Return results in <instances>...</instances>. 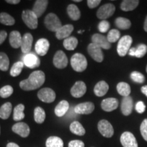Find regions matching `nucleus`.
<instances>
[{
    "instance_id": "1",
    "label": "nucleus",
    "mask_w": 147,
    "mask_h": 147,
    "mask_svg": "<svg viewBox=\"0 0 147 147\" xmlns=\"http://www.w3.org/2000/svg\"><path fill=\"white\" fill-rule=\"evenodd\" d=\"M45 82V74L37 70L29 75V78L20 82V87L24 91H33L40 88Z\"/></svg>"
},
{
    "instance_id": "2",
    "label": "nucleus",
    "mask_w": 147,
    "mask_h": 147,
    "mask_svg": "<svg viewBox=\"0 0 147 147\" xmlns=\"http://www.w3.org/2000/svg\"><path fill=\"white\" fill-rule=\"evenodd\" d=\"M70 63L74 70L78 72H82L87 69V59L81 53H75L71 57Z\"/></svg>"
},
{
    "instance_id": "3",
    "label": "nucleus",
    "mask_w": 147,
    "mask_h": 147,
    "mask_svg": "<svg viewBox=\"0 0 147 147\" xmlns=\"http://www.w3.org/2000/svg\"><path fill=\"white\" fill-rule=\"evenodd\" d=\"M45 27L51 32H57L62 27L61 22L58 16L54 13L48 14L45 18Z\"/></svg>"
},
{
    "instance_id": "4",
    "label": "nucleus",
    "mask_w": 147,
    "mask_h": 147,
    "mask_svg": "<svg viewBox=\"0 0 147 147\" xmlns=\"http://www.w3.org/2000/svg\"><path fill=\"white\" fill-rule=\"evenodd\" d=\"M22 19L24 23L31 29H35L38 27V16L32 10H25L22 12Z\"/></svg>"
},
{
    "instance_id": "5",
    "label": "nucleus",
    "mask_w": 147,
    "mask_h": 147,
    "mask_svg": "<svg viewBox=\"0 0 147 147\" xmlns=\"http://www.w3.org/2000/svg\"><path fill=\"white\" fill-rule=\"evenodd\" d=\"M132 41V38L130 36H124L119 40L117 45V53L119 56H125L129 51Z\"/></svg>"
},
{
    "instance_id": "6",
    "label": "nucleus",
    "mask_w": 147,
    "mask_h": 147,
    "mask_svg": "<svg viewBox=\"0 0 147 147\" xmlns=\"http://www.w3.org/2000/svg\"><path fill=\"white\" fill-rule=\"evenodd\" d=\"M115 6L113 3H106L98 9L97 16L100 19H106L112 16L115 12Z\"/></svg>"
},
{
    "instance_id": "7",
    "label": "nucleus",
    "mask_w": 147,
    "mask_h": 147,
    "mask_svg": "<svg viewBox=\"0 0 147 147\" xmlns=\"http://www.w3.org/2000/svg\"><path fill=\"white\" fill-rule=\"evenodd\" d=\"M38 97L40 100L45 103L53 102L56 98L55 92L50 88H43L38 93Z\"/></svg>"
},
{
    "instance_id": "8",
    "label": "nucleus",
    "mask_w": 147,
    "mask_h": 147,
    "mask_svg": "<svg viewBox=\"0 0 147 147\" xmlns=\"http://www.w3.org/2000/svg\"><path fill=\"white\" fill-rule=\"evenodd\" d=\"M97 127H98L99 131L100 132V134H102L103 136L106 138H111L113 136V127L108 121L104 120V119L101 120L98 123Z\"/></svg>"
},
{
    "instance_id": "9",
    "label": "nucleus",
    "mask_w": 147,
    "mask_h": 147,
    "mask_svg": "<svg viewBox=\"0 0 147 147\" xmlns=\"http://www.w3.org/2000/svg\"><path fill=\"white\" fill-rule=\"evenodd\" d=\"M87 51L90 56L95 61L100 63L104 60V55H103L102 49L98 46L95 45V44H89L87 47Z\"/></svg>"
},
{
    "instance_id": "10",
    "label": "nucleus",
    "mask_w": 147,
    "mask_h": 147,
    "mask_svg": "<svg viewBox=\"0 0 147 147\" xmlns=\"http://www.w3.org/2000/svg\"><path fill=\"white\" fill-rule=\"evenodd\" d=\"M68 63V59L65 53L62 51H58L55 53L53 58V64L57 68L63 69L67 67Z\"/></svg>"
},
{
    "instance_id": "11",
    "label": "nucleus",
    "mask_w": 147,
    "mask_h": 147,
    "mask_svg": "<svg viewBox=\"0 0 147 147\" xmlns=\"http://www.w3.org/2000/svg\"><path fill=\"white\" fill-rule=\"evenodd\" d=\"M120 140L123 147H138L136 139L131 132L125 131L123 133Z\"/></svg>"
},
{
    "instance_id": "12",
    "label": "nucleus",
    "mask_w": 147,
    "mask_h": 147,
    "mask_svg": "<svg viewBox=\"0 0 147 147\" xmlns=\"http://www.w3.org/2000/svg\"><path fill=\"white\" fill-rule=\"evenodd\" d=\"M91 40L92 43L98 46L101 49L108 50V49H110V47H111V44L108 42L107 38L103 36V35L99 34H93L91 37Z\"/></svg>"
},
{
    "instance_id": "13",
    "label": "nucleus",
    "mask_w": 147,
    "mask_h": 147,
    "mask_svg": "<svg viewBox=\"0 0 147 147\" xmlns=\"http://www.w3.org/2000/svg\"><path fill=\"white\" fill-rule=\"evenodd\" d=\"M95 109V106L93 103L87 102L81 103L75 106L74 112L80 115H89L92 113Z\"/></svg>"
},
{
    "instance_id": "14",
    "label": "nucleus",
    "mask_w": 147,
    "mask_h": 147,
    "mask_svg": "<svg viewBox=\"0 0 147 147\" xmlns=\"http://www.w3.org/2000/svg\"><path fill=\"white\" fill-rule=\"evenodd\" d=\"M86 92H87V86L82 81H77L70 90L71 95L76 98L82 97L85 94Z\"/></svg>"
},
{
    "instance_id": "15",
    "label": "nucleus",
    "mask_w": 147,
    "mask_h": 147,
    "mask_svg": "<svg viewBox=\"0 0 147 147\" xmlns=\"http://www.w3.org/2000/svg\"><path fill=\"white\" fill-rule=\"evenodd\" d=\"M50 44L49 40L45 38H41L38 40L35 45V50L36 53L40 56H45L49 49Z\"/></svg>"
},
{
    "instance_id": "16",
    "label": "nucleus",
    "mask_w": 147,
    "mask_h": 147,
    "mask_svg": "<svg viewBox=\"0 0 147 147\" xmlns=\"http://www.w3.org/2000/svg\"><path fill=\"white\" fill-rule=\"evenodd\" d=\"M12 129L14 133L17 134L18 135L23 138L27 137L30 133V129H29V125L23 122L17 123L14 124L12 126Z\"/></svg>"
},
{
    "instance_id": "17",
    "label": "nucleus",
    "mask_w": 147,
    "mask_h": 147,
    "mask_svg": "<svg viewBox=\"0 0 147 147\" xmlns=\"http://www.w3.org/2000/svg\"><path fill=\"white\" fill-rule=\"evenodd\" d=\"M23 63L29 68L33 69L40 66V60L36 55L33 53H28L24 57Z\"/></svg>"
},
{
    "instance_id": "18",
    "label": "nucleus",
    "mask_w": 147,
    "mask_h": 147,
    "mask_svg": "<svg viewBox=\"0 0 147 147\" xmlns=\"http://www.w3.org/2000/svg\"><path fill=\"white\" fill-rule=\"evenodd\" d=\"M119 106L118 100L114 97L104 99L101 104L102 110L106 112H111L117 109Z\"/></svg>"
},
{
    "instance_id": "19",
    "label": "nucleus",
    "mask_w": 147,
    "mask_h": 147,
    "mask_svg": "<svg viewBox=\"0 0 147 147\" xmlns=\"http://www.w3.org/2000/svg\"><path fill=\"white\" fill-rule=\"evenodd\" d=\"M73 30L74 26L72 25H65L59 29L57 32H55V36L58 40H65L69 38Z\"/></svg>"
},
{
    "instance_id": "20",
    "label": "nucleus",
    "mask_w": 147,
    "mask_h": 147,
    "mask_svg": "<svg viewBox=\"0 0 147 147\" xmlns=\"http://www.w3.org/2000/svg\"><path fill=\"white\" fill-rule=\"evenodd\" d=\"M33 40H34V38H33L32 34H29V33L25 34L23 36L21 45L22 52L23 53H27V54H28L30 52L32 47Z\"/></svg>"
},
{
    "instance_id": "21",
    "label": "nucleus",
    "mask_w": 147,
    "mask_h": 147,
    "mask_svg": "<svg viewBox=\"0 0 147 147\" xmlns=\"http://www.w3.org/2000/svg\"><path fill=\"white\" fill-rule=\"evenodd\" d=\"M48 4H49V1L47 0H37L34 3L32 11L38 16V18H39L45 13Z\"/></svg>"
},
{
    "instance_id": "22",
    "label": "nucleus",
    "mask_w": 147,
    "mask_h": 147,
    "mask_svg": "<svg viewBox=\"0 0 147 147\" xmlns=\"http://www.w3.org/2000/svg\"><path fill=\"white\" fill-rule=\"evenodd\" d=\"M134 103L131 97L127 96L124 97L121 102V112L123 115L125 116H128L132 113L133 110Z\"/></svg>"
},
{
    "instance_id": "23",
    "label": "nucleus",
    "mask_w": 147,
    "mask_h": 147,
    "mask_svg": "<svg viewBox=\"0 0 147 147\" xmlns=\"http://www.w3.org/2000/svg\"><path fill=\"white\" fill-rule=\"evenodd\" d=\"M22 39H23V37L18 31H12L10 34L9 42H10L11 47L14 49H18L21 47Z\"/></svg>"
},
{
    "instance_id": "24",
    "label": "nucleus",
    "mask_w": 147,
    "mask_h": 147,
    "mask_svg": "<svg viewBox=\"0 0 147 147\" xmlns=\"http://www.w3.org/2000/svg\"><path fill=\"white\" fill-rule=\"evenodd\" d=\"M109 89V86L104 80L97 82L94 87V93L97 97H102L105 95Z\"/></svg>"
},
{
    "instance_id": "25",
    "label": "nucleus",
    "mask_w": 147,
    "mask_h": 147,
    "mask_svg": "<svg viewBox=\"0 0 147 147\" xmlns=\"http://www.w3.org/2000/svg\"><path fill=\"white\" fill-rule=\"evenodd\" d=\"M69 103L66 100H62L59 103L55 108V113L57 117H61L65 115L69 110Z\"/></svg>"
},
{
    "instance_id": "26",
    "label": "nucleus",
    "mask_w": 147,
    "mask_h": 147,
    "mask_svg": "<svg viewBox=\"0 0 147 147\" xmlns=\"http://www.w3.org/2000/svg\"><path fill=\"white\" fill-rule=\"evenodd\" d=\"M138 0H125L121 4V9L125 12L134 10L138 5Z\"/></svg>"
},
{
    "instance_id": "27",
    "label": "nucleus",
    "mask_w": 147,
    "mask_h": 147,
    "mask_svg": "<svg viewBox=\"0 0 147 147\" xmlns=\"http://www.w3.org/2000/svg\"><path fill=\"white\" fill-rule=\"evenodd\" d=\"M67 14L69 18L73 21H78L80 18V11L74 4H69L67 8Z\"/></svg>"
},
{
    "instance_id": "28",
    "label": "nucleus",
    "mask_w": 147,
    "mask_h": 147,
    "mask_svg": "<svg viewBox=\"0 0 147 147\" xmlns=\"http://www.w3.org/2000/svg\"><path fill=\"white\" fill-rule=\"evenodd\" d=\"M12 109V104L10 102H6L0 108V118L3 120L8 119L11 115Z\"/></svg>"
},
{
    "instance_id": "29",
    "label": "nucleus",
    "mask_w": 147,
    "mask_h": 147,
    "mask_svg": "<svg viewBox=\"0 0 147 147\" xmlns=\"http://www.w3.org/2000/svg\"><path fill=\"white\" fill-rule=\"evenodd\" d=\"M69 129L71 133L78 136H83L85 134V129L78 121H73L69 126Z\"/></svg>"
},
{
    "instance_id": "30",
    "label": "nucleus",
    "mask_w": 147,
    "mask_h": 147,
    "mask_svg": "<svg viewBox=\"0 0 147 147\" xmlns=\"http://www.w3.org/2000/svg\"><path fill=\"white\" fill-rule=\"evenodd\" d=\"M78 41L76 38L72 36H69V38H66L63 40V45L66 50L67 51H73L76 49L78 46Z\"/></svg>"
},
{
    "instance_id": "31",
    "label": "nucleus",
    "mask_w": 147,
    "mask_h": 147,
    "mask_svg": "<svg viewBox=\"0 0 147 147\" xmlns=\"http://www.w3.org/2000/svg\"><path fill=\"white\" fill-rule=\"evenodd\" d=\"M117 90L121 95L123 97H127L131 93V88L127 83L124 82H119L117 86Z\"/></svg>"
},
{
    "instance_id": "32",
    "label": "nucleus",
    "mask_w": 147,
    "mask_h": 147,
    "mask_svg": "<svg viewBox=\"0 0 147 147\" xmlns=\"http://www.w3.org/2000/svg\"><path fill=\"white\" fill-rule=\"evenodd\" d=\"M47 147H63V142L57 136H51L47 140Z\"/></svg>"
},
{
    "instance_id": "33",
    "label": "nucleus",
    "mask_w": 147,
    "mask_h": 147,
    "mask_svg": "<svg viewBox=\"0 0 147 147\" xmlns=\"http://www.w3.org/2000/svg\"><path fill=\"white\" fill-rule=\"evenodd\" d=\"M25 106L23 104H18L14 108L13 113V119L15 121H20L25 118V114H24Z\"/></svg>"
},
{
    "instance_id": "34",
    "label": "nucleus",
    "mask_w": 147,
    "mask_h": 147,
    "mask_svg": "<svg viewBox=\"0 0 147 147\" xmlns=\"http://www.w3.org/2000/svg\"><path fill=\"white\" fill-rule=\"evenodd\" d=\"M46 118V113L43 108L36 107L34 110V120L37 123H43Z\"/></svg>"
},
{
    "instance_id": "35",
    "label": "nucleus",
    "mask_w": 147,
    "mask_h": 147,
    "mask_svg": "<svg viewBox=\"0 0 147 147\" xmlns=\"http://www.w3.org/2000/svg\"><path fill=\"white\" fill-rule=\"evenodd\" d=\"M115 25L119 29L125 30V29H128L130 28L131 23V21L127 19V18L123 17H119L116 19Z\"/></svg>"
},
{
    "instance_id": "36",
    "label": "nucleus",
    "mask_w": 147,
    "mask_h": 147,
    "mask_svg": "<svg viewBox=\"0 0 147 147\" xmlns=\"http://www.w3.org/2000/svg\"><path fill=\"white\" fill-rule=\"evenodd\" d=\"M0 23L3 25L12 26L15 23V20L10 14L6 12H1L0 13Z\"/></svg>"
},
{
    "instance_id": "37",
    "label": "nucleus",
    "mask_w": 147,
    "mask_h": 147,
    "mask_svg": "<svg viewBox=\"0 0 147 147\" xmlns=\"http://www.w3.org/2000/svg\"><path fill=\"white\" fill-rule=\"evenodd\" d=\"M10 60L8 55L3 52H0V70L5 71L9 68Z\"/></svg>"
},
{
    "instance_id": "38",
    "label": "nucleus",
    "mask_w": 147,
    "mask_h": 147,
    "mask_svg": "<svg viewBox=\"0 0 147 147\" xmlns=\"http://www.w3.org/2000/svg\"><path fill=\"white\" fill-rule=\"evenodd\" d=\"M24 67V63L23 62L21 61H18L16 62L15 63L13 64V65L12 66L10 69V74L12 76L16 77L18 76L21 73L22 69H23Z\"/></svg>"
},
{
    "instance_id": "39",
    "label": "nucleus",
    "mask_w": 147,
    "mask_h": 147,
    "mask_svg": "<svg viewBox=\"0 0 147 147\" xmlns=\"http://www.w3.org/2000/svg\"><path fill=\"white\" fill-rule=\"evenodd\" d=\"M120 32L119 30H117V29H113L108 32L107 39L110 43H114V42L118 41L119 38H120Z\"/></svg>"
},
{
    "instance_id": "40",
    "label": "nucleus",
    "mask_w": 147,
    "mask_h": 147,
    "mask_svg": "<svg viewBox=\"0 0 147 147\" xmlns=\"http://www.w3.org/2000/svg\"><path fill=\"white\" fill-rule=\"evenodd\" d=\"M13 93V88L10 85H5L0 89V97L2 98H7Z\"/></svg>"
},
{
    "instance_id": "41",
    "label": "nucleus",
    "mask_w": 147,
    "mask_h": 147,
    "mask_svg": "<svg viewBox=\"0 0 147 147\" xmlns=\"http://www.w3.org/2000/svg\"><path fill=\"white\" fill-rule=\"evenodd\" d=\"M131 78L134 82L136 83L142 84L144 82L145 77L142 73L138 72V71H133L131 74Z\"/></svg>"
},
{
    "instance_id": "42",
    "label": "nucleus",
    "mask_w": 147,
    "mask_h": 147,
    "mask_svg": "<svg viewBox=\"0 0 147 147\" xmlns=\"http://www.w3.org/2000/svg\"><path fill=\"white\" fill-rule=\"evenodd\" d=\"M147 52V46L143 44H141L136 48L135 57L138 58H141L144 57Z\"/></svg>"
},
{
    "instance_id": "43",
    "label": "nucleus",
    "mask_w": 147,
    "mask_h": 147,
    "mask_svg": "<svg viewBox=\"0 0 147 147\" xmlns=\"http://www.w3.org/2000/svg\"><path fill=\"white\" fill-rule=\"evenodd\" d=\"M110 28V23L106 20H103L99 23L98 29L101 33H106Z\"/></svg>"
},
{
    "instance_id": "44",
    "label": "nucleus",
    "mask_w": 147,
    "mask_h": 147,
    "mask_svg": "<svg viewBox=\"0 0 147 147\" xmlns=\"http://www.w3.org/2000/svg\"><path fill=\"white\" fill-rule=\"evenodd\" d=\"M140 132L143 138L147 142V119L142 121L140 125Z\"/></svg>"
},
{
    "instance_id": "45",
    "label": "nucleus",
    "mask_w": 147,
    "mask_h": 147,
    "mask_svg": "<svg viewBox=\"0 0 147 147\" xmlns=\"http://www.w3.org/2000/svg\"><path fill=\"white\" fill-rule=\"evenodd\" d=\"M146 109V106L144 105V104L142 101H140V102H137V104H136V110L138 113L140 114H142L145 111Z\"/></svg>"
},
{
    "instance_id": "46",
    "label": "nucleus",
    "mask_w": 147,
    "mask_h": 147,
    "mask_svg": "<svg viewBox=\"0 0 147 147\" xmlns=\"http://www.w3.org/2000/svg\"><path fill=\"white\" fill-rule=\"evenodd\" d=\"M68 147H84V142L81 140H71L69 142Z\"/></svg>"
},
{
    "instance_id": "47",
    "label": "nucleus",
    "mask_w": 147,
    "mask_h": 147,
    "mask_svg": "<svg viewBox=\"0 0 147 147\" xmlns=\"http://www.w3.org/2000/svg\"><path fill=\"white\" fill-rule=\"evenodd\" d=\"M101 3L100 0H88L87 5L89 8H95Z\"/></svg>"
},
{
    "instance_id": "48",
    "label": "nucleus",
    "mask_w": 147,
    "mask_h": 147,
    "mask_svg": "<svg viewBox=\"0 0 147 147\" xmlns=\"http://www.w3.org/2000/svg\"><path fill=\"white\" fill-rule=\"evenodd\" d=\"M7 36H8V33L5 32V31H0V45H2L3 42H4Z\"/></svg>"
},
{
    "instance_id": "49",
    "label": "nucleus",
    "mask_w": 147,
    "mask_h": 147,
    "mask_svg": "<svg viewBox=\"0 0 147 147\" xmlns=\"http://www.w3.org/2000/svg\"><path fill=\"white\" fill-rule=\"evenodd\" d=\"M5 2L9 4H18L20 3V0H6Z\"/></svg>"
},
{
    "instance_id": "50",
    "label": "nucleus",
    "mask_w": 147,
    "mask_h": 147,
    "mask_svg": "<svg viewBox=\"0 0 147 147\" xmlns=\"http://www.w3.org/2000/svg\"><path fill=\"white\" fill-rule=\"evenodd\" d=\"M129 55L131 57H135V53H136V48H131L129 51Z\"/></svg>"
},
{
    "instance_id": "51",
    "label": "nucleus",
    "mask_w": 147,
    "mask_h": 147,
    "mask_svg": "<svg viewBox=\"0 0 147 147\" xmlns=\"http://www.w3.org/2000/svg\"><path fill=\"white\" fill-rule=\"evenodd\" d=\"M141 91H142V93H144V94L147 97V85L143 86V87L141 88Z\"/></svg>"
},
{
    "instance_id": "52",
    "label": "nucleus",
    "mask_w": 147,
    "mask_h": 147,
    "mask_svg": "<svg viewBox=\"0 0 147 147\" xmlns=\"http://www.w3.org/2000/svg\"><path fill=\"white\" fill-rule=\"evenodd\" d=\"M6 147H20V146H18V144H15V143H14V142H10V143H8V144H7Z\"/></svg>"
},
{
    "instance_id": "53",
    "label": "nucleus",
    "mask_w": 147,
    "mask_h": 147,
    "mask_svg": "<svg viewBox=\"0 0 147 147\" xmlns=\"http://www.w3.org/2000/svg\"><path fill=\"white\" fill-rule=\"evenodd\" d=\"M144 31L146 32H147V16L146 18V19H145V21H144Z\"/></svg>"
},
{
    "instance_id": "54",
    "label": "nucleus",
    "mask_w": 147,
    "mask_h": 147,
    "mask_svg": "<svg viewBox=\"0 0 147 147\" xmlns=\"http://www.w3.org/2000/svg\"><path fill=\"white\" fill-rule=\"evenodd\" d=\"M74 2H80L81 0H74Z\"/></svg>"
},
{
    "instance_id": "55",
    "label": "nucleus",
    "mask_w": 147,
    "mask_h": 147,
    "mask_svg": "<svg viewBox=\"0 0 147 147\" xmlns=\"http://www.w3.org/2000/svg\"><path fill=\"white\" fill-rule=\"evenodd\" d=\"M83 32H84V30H82V31H78V34H81V33H82Z\"/></svg>"
},
{
    "instance_id": "56",
    "label": "nucleus",
    "mask_w": 147,
    "mask_h": 147,
    "mask_svg": "<svg viewBox=\"0 0 147 147\" xmlns=\"http://www.w3.org/2000/svg\"><path fill=\"white\" fill-rule=\"evenodd\" d=\"M146 72H147V65H146Z\"/></svg>"
},
{
    "instance_id": "57",
    "label": "nucleus",
    "mask_w": 147,
    "mask_h": 147,
    "mask_svg": "<svg viewBox=\"0 0 147 147\" xmlns=\"http://www.w3.org/2000/svg\"><path fill=\"white\" fill-rule=\"evenodd\" d=\"M0 133H1V129H0Z\"/></svg>"
}]
</instances>
